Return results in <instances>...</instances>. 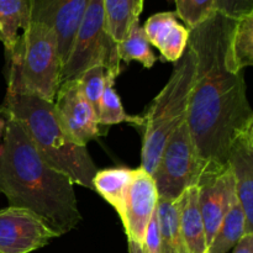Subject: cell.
<instances>
[{
  "instance_id": "cell-1",
  "label": "cell",
  "mask_w": 253,
  "mask_h": 253,
  "mask_svg": "<svg viewBox=\"0 0 253 253\" xmlns=\"http://www.w3.org/2000/svg\"><path fill=\"white\" fill-rule=\"evenodd\" d=\"M235 19L215 12L189 30L188 47L197 58V73L187 124L197 148L202 174L227 166L236 136L253 124L244 72L227 68V41Z\"/></svg>"
},
{
  "instance_id": "cell-2",
  "label": "cell",
  "mask_w": 253,
  "mask_h": 253,
  "mask_svg": "<svg viewBox=\"0 0 253 253\" xmlns=\"http://www.w3.org/2000/svg\"><path fill=\"white\" fill-rule=\"evenodd\" d=\"M5 119L0 145V193L10 207L35 212L58 236L68 234L82 221L76 184L42 160L19 121L11 116Z\"/></svg>"
},
{
  "instance_id": "cell-3",
  "label": "cell",
  "mask_w": 253,
  "mask_h": 253,
  "mask_svg": "<svg viewBox=\"0 0 253 253\" xmlns=\"http://www.w3.org/2000/svg\"><path fill=\"white\" fill-rule=\"evenodd\" d=\"M4 116L19 121L42 160L74 184L93 190L98 168L88 148L74 142L59 121L52 101L34 95L9 94L0 106Z\"/></svg>"
},
{
  "instance_id": "cell-4",
  "label": "cell",
  "mask_w": 253,
  "mask_h": 253,
  "mask_svg": "<svg viewBox=\"0 0 253 253\" xmlns=\"http://www.w3.org/2000/svg\"><path fill=\"white\" fill-rule=\"evenodd\" d=\"M6 59V93L34 95L53 103L61 84L62 59L53 30L31 22L20 32Z\"/></svg>"
},
{
  "instance_id": "cell-5",
  "label": "cell",
  "mask_w": 253,
  "mask_h": 253,
  "mask_svg": "<svg viewBox=\"0 0 253 253\" xmlns=\"http://www.w3.org/2000/svg\"><path fill=\"white\" fill-rule=\"evenodd\" d=\"M197 73V58L189 47L175 63L170 78L153 99L143 118L141 168L148 174L156 169L168 138L187 121L190 94Z\"/></svg>"
},
{
  "instance_id": "cell-6",
  "label": "cell",
  "mask_w": 253,
  "mask_h": 253,
  "mask_svg": "<svg viewBox=\"0 0 253 253\" xmlns=\"http://www.w3.org/2000/svg\"><path fill=\"white\" fill-rule=\"evenodd\" d=\"M120 62L116 43L106 32L103 0H88L71 52L62 66L61 83L74 81L94 66H104L118 77Z\"/></svg>"
},
{
  "instance_id": "cell-7",
  "label": "cell",
  "mask_w": 253,
  "mask_h": 253,
  "mask_svg": "<svg viewBox=\"0 0 253 253\" xmlns=\"http://www.w3.org/2000/svg\"><path fill=\"white\" fill-rule=\"evenodd\" d=\"M202 169L187 121L168 138L152 178L158 198L178 199L188 188L198 185Z\"/></svg>"
},
{
  "instance_id": "cell-8",
  "label": "cell",
  "mask_w": 253,
  "mask_h": 253,
  "mask_svg": "<svg viewBox=\"0 0 253 253\" xmlns=\"http://www.w3.org/2000/svg\"><path fill=\"white\" fill-rule=\"evenodd\" d=\"M59 237L35 212L24 208L0 210V252L30 253Z\"/></svg>"
},
{
  "instance_id": "cell-9",
  "label": "cell",
  "mask_w": 253,
  "mask_h": 253,
  "mask_svg": "<svg viewBox=\"0 0 253 253\" xmlns=\"http://www.w3.org/2000/svg\"><path fill=\"white\" fill-rule=\"evenodd\" d=\"M53 105L59 121L74 142L86 147L100 136L98 116L82 93L77 79L59 84Z\"/></svg>"
},
{
  "instance_id": "cell-10",
  "label": "cell",
  "mask_w": 253,
  "mask_h": 253,
  "mask_svg": "<svg viewBox=\"0 0 253 253\" xmlns=\"http://www.w3.org/2000/svg\"><path fill=\"white\" fill-rule=\"evenodd\" d=\"M158 193L152 175L142 168L133 169L123 208L119 214L127 240L141 246L151 217L156 212Z\"/></svg>"
},
{
  "instance_id": "cell-11",
  "label": "cell",
  "mask_w": 253,
  "mask_h": 253,
  "mask_svg": "<svg viewBox=\"0 0 253 253\" xmlns=\"http://www.w3.org/2000/svg\"><path fill=\"white\" fill-rule=\"evenodd\" d=\"M236 199V184L229 166L219 172L200 175L198 202L207 234L208 249Z\"/></svg>"
},
{
  "instance_id": "cell-12",
  "label": "cell",
  "mask_w": 253,
  "mask_h": 253,
  "mask_svg": "<svg viewBox=\"0 0 253 253\" xmlns=\"http://www.w3.org/2000/svg\"><path fill=\"white\" fill-rule=\"evenodd\" d=\"M86 4L88 0H52L32 15L31 22H41L56 34L62 66L71 52Z\"/></svg>"
},
{
  "instance_id": "cell-13",
  "label": "cell",
  "mask_w": 253,
  "mask_h": 253,
  "mask_svg": "<svg viewBox=\"0 0 253 253\" xmlns=\"http://www.w3.org/2000/svg\"><path fill=\"white\" fill-rule=\"evenodd\" d=\"M227 165L236 184V194L253 232V124L245 127L232 142Z\"/></svg>"
},
{
  "instance_id": "cell-14",
  "label": "cell",
  "mask_w": 253,
  "mask_h": 253,
  "mask_svg": "<svg viewBox=\"0 0 253 253\" xmlns=\"http://www.w3.org/2000/svg\"><path fill=\"white\" fill-rule=\"evenodd\" d=\"M150 44L160 51L163 61L177 63L188 46L189 29L179 24L174 11L157 12L142 26Z\"/></svg>"
},
{
  "instance_id": "cell-15",
  "label": "cell",
  "mask_w": 253,
  "mask_h": 253,
  "mask_svg": "<svg viewBox=\"0 0 253 253\" xmlns=\"http://www.w3.org/2000/svg\"><path fill=\"white\" fill-rule=\"evenodd\" d=\"M180 234L187 253H208L207 234L198 202V185L180 195Z\"/></svg>"
},
{
  "instance_id": "cell-16",
  "label": "cell",
  "mask_w": 253,
  "mask_h": 253,
  "mask_svg": "<svg viewBox=\"0 0 253 253\" xmlns=\"http://www.w3.org/2000/svg\"><path fill=\"white\" fill-rule=\"evenodd\" d=\"M225 62L232 72H244L253 64V12L235 19L227 41Z\"/></svg>"
},
{
  "instance_id": "cell-17",
  "label": "cell",
  "mask_w": 253,
  "mask_h": 253,
  "mask_svg": "<svg viewBox=\"0 0 253 253\" xmlns=\"http://www.w3.org/2000/svg\"><path fill=\"white\" fill-rule=\"evenodd\" d=\"M32 0H0V41L5 57L14 49L20 31L31 24Z\"/></svg>"
},
{
  "instance_id": "cell-18",
  "label": "cell",
  "mask_w": 253,
  "mask_h": 253,
  "mask_svg": "<svg viewBox=\"0 0 253 253\" xmlns=\"http://www.w3.org/2000/svg\"><path fill=\"white\" fill-rule=\"evenodd\" d=\"M145 0H103L105 26L114 43H120L140 21Z\"/></svg>"
},
{
  "instance_id": "cell-19",
  "label": "cell",
  "mask_w": 253,
  "mask_h": 253,
  "mask_svg": "<svg viewBox=\"0 0 253 253\" xmlns=\"http://www.w3.org/2000/svg\"><path fill=\"white\" fill-rule=\"evenodd\" d=\"M180 197L178 199L158 198L157 214L161 237L160 253H187L180 234Z\"/></svg>"
},
{
  "instance_id": "cell-20",
  "label": "cell",
  "mask_w": 253,
  "mask_h": 253,
  "mask_svg": "<svg viewBox=\"0 0 253 253\" xmlns=\"http://www.w3.org/2000/svg\"><path fill=\"white\" fill-rule=\"evenodd\" d=\"M132 172L133 169L126 167L108 168L98 170L93 178V190L106 200L116 210L118 215L123 208L124 198L132 177Z\"/></svg>"
},
{
  "instance_id": "cell-21",
  "label": "cell",
  "mask_w": 253,
  "mask_h": 253,
  "mask_svg": "<svg viewBox=\"0 0 253 253\" xmlns=\"http://www.w3.org/2000/svg\"><path fill=\"white\" fill-rule=\"evenodd\" d=\"M245 234L253 232L249 231L246 215L239 199H236L215 234L214 240L208 249V253H227L236 246Z\"/></svg>"
},
{
  "instance_id": "cell-22",
  "label": "cell",
  "mask_w": 253,
  "mask_h": 253,
  "mask_svg": "<svg viewBox=\"0 0 253 253\" xmlns=\"http://www.w3.org/2000/svg\"><path fill=\"white\" fill-rule=\"evenodd\" d=\"M118 78L110 72H106V82L98 110V123L100 126H111L121 123L135 124L141 127L143 124L142 116L128 115L121 104L120 96L116 93L114 84Z\"/></svg>"
},
{
  "instance_id": "cell-23",
  "label": "cell",
  "mask_w": 253,
  "mask_h": 253,
  "mask_svg": "<svg viewBox=\"0 0 253 253\" xmlns=\"http://www.w3.org/2000/svg\"><path fill=\"white\" fill-rule=\"evenodd\" d=\"M116 52L120 61L125 63H130L131 61L140 62L145 68H152L157 61L140 21L131 27L127 36L120 43L116 44Z\"/></svg>"
},
{
  "instance_id": "cell-24",
  "label": "cell",
  "mask_w": 253,
  "mask_h": 253,
  "mask_svg": "<svg viewBox=\"0 0 253 253\" xmlns=\"http://www.w3.org/2000/svg\"><path fill=\"white\" fill-rule=\"evenodd\" d=\"M216 12V0H175V14L185 27L194 29Z\"/></svg>"
},
{
  "instance_id": "cell-25",
  "label": "cell",
  "mask_w": 253,
  "mask_h": 253,
  "mask_svg": "<svg viewBox=\"0 0 253 253\" xmlns=\"http://www.w3.org/2000/svg\"><path fill=\"white\" fill-rule=\"evenodd\" d=\"M106 68L104 66H94L86 69L77 78L81 90L86 100L94 109L98 116L99 104H100L101 95H103L104 86L106 82Z\"/></svg>"
},
{
  "instance_id": "cell-26",
  "label": "cell",
  "mask_w": 253,
  "mask_h": 253,
  "mask_svg": "<svg viewBox=\"0 0 253 253\" xmlns=\"http://www.w3.org/2000/svg\"><path fill=\"white\" fill-rule=\"evenodd\" d=\"M216 11L231 19L253 12V0H216Z\"/></svg>"
},
{
  "instance_id": "cell-27",
  "label": "cell",
  "mask_w": 253,
  "mask_h": 253,
  "mask_svg": "<svg viewBox=\"0 0 253 253\" xmlns=\"http://www.w3.org/2000/svg\"><path fill=\"white\" fill-rule=\"evenodd\" d=\"M141 249L145 253H160L161 252V237L160 227H158L157 214H153L148 222L147 230H146L145 239H143Z\"/></svg>"
},
{
  "instance_id": "cell-28",
  "label": "cell",
  "mask_w": 253,
  "mask_h": 253,
  "mask_svg": "<svg viewBox=\"0 0 253 253\" xmlns=\"http://www.w3.org/2000/svg\"><path fill=\"white\" fill-rule=\"evenodd\" d=\"M232 253H253V234H245L234 247Z\"/></svg>"
},
{
  "instance_id": "cell-29",
  "label": "cell",
  "mask_w": 253,
  "mask_h": 253,
  "mask_svg": "<svg viewBox=\"0 0 253 253\" xmlns=\"http://www.w3.org/2000/svg\"><path fill=\"white\" fill-rule=\"evenodd\" d=\"M49 1L52 0H32V11H31V19H32V15L36 14L39 10H41L42 7L46 6Z\"/></svg>"
},
{
  "instance_id": "cell-30",
  "label": "cell",
  "mask_w": 253,
  "mask_h": 253,
  "mask_svg": "<svg viewBox=\"0 0 253 253\" xmlns=\"http://www.w3.org/2000/svg\"><path fill=\"white\" fill-rule=\"evenodd\" d=\"M127 244H128V253H145L142 251V249H141L140 245L136 244V242L127 240Z\"/></svg>"
},
{
  "instance_id": "cell-31",
  "label": "cell",
  "mask_w": 253,
  "mask_h": 253,
  "mask_svg": "<svg viewBox=\"0 0 253 253\" xmlns=\"http://www.w3.org/2000/svg\"><path fill=\"white\" fill-rule=\"evenodd\" d=\"M5 124H6V119L4 116H0V137L4 133V128H5Z\"/></svg>"
},
{
  "instance_id": "cell-32",
  "label": "cell",
  "mask_w": 253,
  "mask_h": 253,
  "mask_svg": "<svg viewBox=\"0 0 253 253\" xmlns=\"http://www.w3.org/2000/svg\"><path fill=\"white\" fill-rule=\"evenodd\" d=\"M0 116H4V113H2L1 109H0ZM4 118H5V116H4Z\"/></svg>"
},
{
  "instance_id": "cell-33",
  "label": "cell",
  "mask_w": 253,
  "mask_h": 253,
  "mask_svg": "<svg viewBox=\"0 0 253 253\" xmlns=\"http://www.w3.org/2000/svg\"><path fill=\"white\" fill-rule=\"evenodd\" d=\"M0 253H1V252H0Z\"/></svg>"
}]
</instances>
